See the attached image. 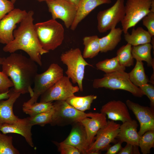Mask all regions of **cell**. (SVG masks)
Returning <instances> with one entry per match:
<instances>
[{
  "instance_id": "8992f818",
  "label": "cell",
  "mask_w": 154,
  "mask_h": 154,
  "mask_svg": "<svg viewBox=\"0 0 154 154\" xmlns=\"http://www.w3.org/2000/svg\"><path fill=\"white\" fill-rule=\"evenodd\" d=\"M63 76V69L55 63L51 64L44 72L37 73L34 81L32 94L23 105H29L37 102L39 97Z\"/></svg>"
},
{
  "instance_id": "7402d4cb",
  "label": "cell",
  "mask_w": 154,
  "mask_h": 154,
  "mask_svg": "<svg viewBox=\"0 0 154 154\" xmlns=\"http://www.w3.org/2000/svg\"><path fill=\"white\" fill-rule=\"evenodd\" d=\"M123 32L120 28H114L106 36L99 38L100 52L105 53L114 49L121 39Z\"/></svg>"
},
{
  "instance_id": "7a4b0ae2",
  "label": "cell",
  "mask_w": 154,
  "mask_h": 154,
  "mask_svg": "<svg viewBox=\"0 0 154 154\" xmlns=\"http://www.w3.org/2000/svg\"><path fill=\"white\" fill-rule=\"evenodd\" d=\"M34 14L33 11L27 12L18 28L14 30V39L6 44L3 50L11 53L18 50H23L31 59L41 66V55L49 52L44 50L40 43L33 23Z\"/></svg>"
},
{
  "instance_id": "e0dca14e",
  "label": "cell",
  "mask_w": 154,
  "mask_h": 154,
  "mask_svg": "<svg viewBox=\"0 0 154 154\" xmlns=\"http://www.w3.org/2000/svg\"><path fill=\"white\" fill-rule=\"evenodd\" d=\"M72 125L70 134L62 142L74 147L82 154H87L89 146L84 127L80 122Z\"/></svg>"
},
{
  "instance_id": "d6a6232c",
  "label": "cell",
  "mask_w": 154,
  "mask_h": 154,
  "mask_svg": "<svg viewBox=\"0 0 154 154\" xmlns=\"http://www.w3.org/2000/svg\"><path fill=\"white\" fill-rule=\"evenodd\" d=\"M53 112L52 108L49 111L39 113L27 118L32 126L35 125H38L42 127L47 124L50 123Z\"/></svg>"
},
{
  "instance_id": "9a60e30c",
  "label": "cell",
  "mask_w": 154,
  "mask_h": 154,
  "mask_svg": "<svg viewBox=\"0 0 154 154\" xmlns=\"http://www.w3.org/2000/svg\"><path fill=\"white\" fill-rule=\"evenodd\" d=\"M88 114L89 117L85 118L80 122L84 127L89 148L98 131L106 124L108 121L106 115L101 112H90Z\"/></svg>"
},
{
  "instance_id": "ba28073f",
  "label": "cell",
  "mask_w": 154,
  "mask_h": 154,
  "mask_svg": "<svg viewBox=\"0 0 154 154\" xmlns=\"http://www.w3.org/2000/svg\"><path fill=\"white\" fill-rule=\"evenodd\" d=\"M152 0H127L125 5V15L121 21L124 34L135 25L150 11Z\"/></svg>"
},
{
  "instance_id": "44dd1931",
  "label": "cell",
  "mask_w": 154,
  "mask_h": 154,
  "mask_svg": "<svg viewBox=\"0 0 154 154\" xmlns=\"http://www.w3.org/2000/svg\"><path fill=\"white\" fill-rule=\"evenodd\" d=\"M111 3V0H81L77 7L76 16L70 29L74 30L78 24L98 6Z\"/></svg>"
},
{
  "instance_id": "e575fe53",
  "label": "cell",
  "mask_w": 154,
  "mask_h": 154,
  "mask_svg": "<svg viewBox=\"0 0 154 154\" xmlns=\"http://www.w3.org/2000/svg\"><path fill=\"white\" fill-rule=\"evenodd\" d=\"M12 80L2 71H0V93L8 91L10 88L13 87Z\"/></svg>"
},
{
  "instance_id": "2e32d148",
  "label": "cell",
  "mask_w": 154,
  "mask_h": 154,
  "mask_svg": "<svg viewBox=\"0 0 154 154\" xmlns=\"http://www.w3.org/2000/svg\"><path fill=\"white\" fill-rule=\"evenodd\" d=\"M100 111L108 119L114 121L123 122L132 119L126 104L119 100L108 102L102 106Z\"/></svg>"
},
{
  "instance_id": "603a6c76",
  "label": "cell",
  "mask_w": 154,
  "mask_h": 154,
  "mask_svg": "<svg viewBox=\"0 0 154 154\" xmlns=\"http://www.w3.org/2000/svg\"><path fill=\"white\" fill-rule=\"evenodd\" d=\"M124 37L125 40L132 46L150 43L152 37L147 31L141 27L133 28L131 34L127 32Z\"/></svg>"
},
{
  "instance_id": "60d3db41",
  "label": "cell",
  "mask_w": 154,
  "mask_h": 154,
  "mask_svg": "<svg viewBox=\"0 0 154 154\" xmlns=\"http://www.w3.org/2000/svg\"><path fill=\"white\" fill-rule=\"evenodd\" d=\"M10 96L9 90L5 93H0V100L8 99Z\"/></svg>"
},
{
  "instance_id": "9c48e42d",
  "label": "cell",
  "mask_w": 154,
  "mask_h": 154,
  "mask_svg": "<svg viewBox=\"0 0 154 154\" xmlns=\"http://www.w3.org/2000/svg\"><path fill=\"white\" fill-rule=\"evenodd\" d=\"M124 0H117L111 7L98 13L97 29L100 33L106 32L116 27L125 15Z\"/></svg>"
},
{
  "instance_id": "5b68a950",
  "label": "cell",
  "mask_w": 154,
  "mask_h": 154,
  "mask_svg": "<svg viewBox=\"0 0 154 154\" xmlns=\"http://www.w3.org/2000/svg\"><path fill=\"white\" fill-rule=\"evenodd\" d=\"M60 58L63 63L67 66L65 72L67 76L73 83L78 84L79 91H83L82 81L85 66H92L84 59L78 48L70 49L62 53Z\"/></svg>"
},
{
  "instance_id": "4dcf8cb0",
  "label": "cell",
  "mask_w": 154,
  "mask_h": 154,
  "mask_svg": "<svg viewBox=\"0 0 154 154\" xmlns=\"http://www.w3.org/2000/svg\"><path fill=\"white\" fill-rule=\"evenodd\" d=\"M138 146L142 154L150 153L151 149L154 147V130L148 131L140 136Z\"/></svg>"
},
{
  "instance_id": "836d02e7",
  "label": "cell",
  "mask_w": 154,
  "mask_h": 154,
  "mask_svg": "<svg viewBox=\"0 0 154 154\" xmlns=\"http://www.w3.org/2000/svg\"><path fill=\"white\" fill-rule=\"evenodd\" d=\"M143 24L152 37L154 36V12L150 11L142 19Z\"/></svg>"
},
{
  "instance_id": "d6986e66",
  "label": "cell",
  "mask_w": 154,
  "mask_h": 154,
  "mask_svg": "<svg viewBox=\"0 0 154 154\" xmlns=\"http://www.w3.org/2000/svg\"><path fill=\"white\" fill-rule=\"evenodd\" d=\"M9 91V97L5 100H0V123L2 124L12 123L19 118L14 114L13 108L14 104L21 94L13 88Z\"/></svg>"
},
{
  "instance_id": "ffe728a7",
  "label": "cell",
  "mask_w": 154,
  "mask_h": 154,
  "mask_svg": "<svg viewBox=\"0 0 154 154\" xmlns=\"http://www.w3.org/2000/svg\"><path fill=\"white\" fill-rule=\"evenodd\" d=\"M138 126L136 121L132 119L122 122L120 125L117 138L122 143L125 142L133 146H138L140 136L137 131Z\"/></svg>"
},
{
  "instance_id": "f6af8a7d",
  "label": "cell",
  "mask_w": 154,
  "mask_h": 154,
  "mask_svg": "<svg viewBox=\"0 0 154 154\" xmlns=\"http://www.w3.org/2000/svg\"><path fill=\"white\" fill-rule=\"evenodd\" d=\"M2 125V124L0 123V129H1V126Z\"/></svg>"
},
{
  "instance_id": "1f68e13d",
  "label": "cell",
  "mask_w": 154,
  "mask_h": 154,
  "mask_svg": "<svg viewBox=\"0 0 154 154\" xmlns=\"http://www.w3.org/2000/svg\"><path fill=\"white\" fill-rule=\"evenodd\" d=\"M0 132V154H19L13 145V137Z\"/></svg>"
},
{
  "instance_id": "d4e9b609",
  "label": "cell",
  "mask_w": 154,
  "mask_h": 154,
  "mask_svg": "<svg viewBox=\"0 0 154 154\" xmlns=\"http://www.w3.org/2000/svg\"><path fill=\"white\" fill-rule=\"evenodd\" d=\"M99 38L96 35L86 36L83 38L84 46L82 56L84 58H92L100 52Z\"/></svg>"
},
{
  "instance_id": "f35d334b",
  "label": "cell",
  "mask_w": 154,
  "mask_h": 154,
  "mask_svg": "<svg viewBox=\"0 0 154 154\" xmlns=\"http://www.w3.org/2000/svg\"><path fill=\"white\" fill-rule=\"evenodd\" d=\"M122 143L120 141L115 144L113 145L110 146L107 149L106 154H117L122 148Z\"/></svg>"
},
{
  "instance_id": "7bdbcfd3",
  "label": "cell",
  "mask_w": 154,
  "mask_h": 154,
  "mask_svg": "<svg viewBox=\"0 0 154 154\" xmlns=\"http://www.w3.org/2000/svg\"><path fill=\"white\" fill-rule=\"evenodd\" d=\"M37 1H39V2H42V1H49V0H37Z\"/></svg>"
},
{
  "instance_id": "cb8c5ba5",
  "label": "cell",
  "mask_w": 154,
  "mask_h": 154,
  "mask_svg": "<svg viewBox=\"0 0 154 154\" xmlns=\"http://www.w3.org/2000/svg\"><path fill=\"white\" fill-rule=\"evenodd\" d=\"M153 48L150 43L132 46L131 54L136 61L146 62L147 66L154 67V61L151 56V52Z\"/></svg>"
},
{
  "instance_id": "74e56055",
  "label": "cell",
  "mask_w": 154,
  "mask_h": 154,
  "mask_svg": "<svg viewBox=\"0 0 154 154\" xmlns=\"http://www.w3.org/2000/svg\"><path fill=\"white\" fill-rule=\"evenodd\" d=\"M14 9V4L8 0H0V21L8 13Z\"/></svg>"
},
{
  "instance_id": "83f0119b",
  "label": "cell",
  "mask_w": 154,
  "mask_h": 154,
  "mask_svg": "<svg viewBox=\"0 0 154 154\" xmlns=\"http://www.w3.org/2000/svg\"><path fill=\"white\" fill-rule=\"evenodd\" d=\"M96 66L98 69L104 72L106 74L119 71H125V67L119 63L116 56L99 61L96 64Z\"/></svg>"
},
{
  "instance_id": "4316f807",
  "label": "cell",
  "mask_w": 154,
  "mask_h": 154,
  "mask_svg": "<svg viewBox=\"0 0 154 154\" xmlns=\"http://www.w3.org/2000/svg\"><path fill=\"white\" fill-rule=\"evenodd\" d=\"M97 98L95 95L78 96L75 95L68 98L66 101L77 110L84 112L89 110L93 101Z\"/></svg>"
},
{
  "instance_id": "52a82bcc",
  "label": "cell",
  "mask_w": 154,
  "mask_h": 154,
  "mask_svg": "<svg viewBox=\"0 0 154 154\" xmlns=\"http://www.w3.org/2000/svg\"><path fill=\"white\" fill-rule=\"evenodd\" d=\"M53 108L52 120L50 124L52 126L72 125L88 117V113L77 110L66 101H56L53 103Z\"/></svg>"
},
{
  "instance_id": "30bf717a",
  "label": "cell",
  "mask_w": 154,
  "mask_h": 154,
  "mask_svg": "<svg viewBox=\"0 0 154 154\" xmlns=\"http://www.w3.org/2000/svg\"><path fill=\"white\" fill-rule=\"evenodd\" d=\"M120 125L114 121H108L106 124L98 132L87 154H99L101 151L107 150L117 138Z\"/></svg>"
},
{
  "instance_id": "277c9868",
  "label": "cell",
  "mask_w": 154,
  "mask_h": 154,
  "mask_svg": "<svg viewBox=\"0 0 154 154\" xmlns=\"http://www.w3.org/2000/svg\"><path fill=\"white\" fill-rule=\"evenodd\" d=\"M92 85L93 87L95 88H104L114 90H125L139 98L145 95L139 88L131 81L128 73L123 70L105 74L102 78L95 79Z\"/></svg>"
},
{
  "instance_id": "b9f144b4",
  "label": "cell",
  "mask_w": 154,
  "mask_h": 154,
  "mask_svg": "<svg viewBox=\"0 0 154 154\" xmlns=\"http://www.w3.org/2000/svg\"><path fill=\"white\" fill-rule=\"evenodd\" d=\"M72 4L77 7H78L81 0H65Z\"/></svg>"
},
{
  "instance_id": "f546056e",
  "label": "cell",
  "mask_w": 154,
  "mask_h": 154,
  "mask_svg": "<svg viewBox=\"0 0 154 154\" xmlns=\"http://www.w3.org/2000/svg\"><path fill=\"white\" fill-rule=\"evenodd\" d=\"M53 107L52 102H35L29 105H23L24 112L32 116L50 110Z\"/></svg>"
},
{
  "instance_id": "ac0fdd59",
  "label": "cell",
  "mask_w": 154,
  "mask_h": 154,
  "mask_svg": "<svg viewBox=\"0 0 154 154\" xmlns=\"http://www.w3.org/2000/svg\"><path fill=\"white\" fill-rule=\"evenodd\" d=\"M32 127L27 117L19 118L17 121L12 123L2 124L0 131L5 134L15 133L21 135L24 137L28 144L33 147L34 144L32 137Z\"/></svg>"
},
{
  "instance_id": "6da1fadb",
  "label": "cell",
  "mask_w": 154,
  "mask_h": 154,
  "mask_svg": "<svg viewBox=\"0 0 154 154\" xmlns=\"http://www.w3.org/2000/svg\"><path fill=\"white\" fill-rule=\"evenodd\" d=\"M37 64L29 57L15 52L0 58L2 72L10 78L14 90L22 94L29 93L30 96L33 92L32 85L38 73Z\"/></svg>"
},
{
  "instance_id": "ee69618b",
  "label": "cell",
  "mask_w": 154,
  "mask_h": 154,
  "mask_svg": "<svg viewBox=\"0 0 154 154\" xmlns=\"http://www.w3.org/2000/svg\"><path fill=\"white\" fill-rule=\"evenodd\" d=\"M11 1L14 4L15 3L16 0H11Z\"/></svg>"
},
{
  "instance_id": "484cf974",
  "label": "cell",
  "mask_w": 154,
  "mask_h": 154,
  "mask_svg": "<svg viewBox=\"0 0 154 154\" xmlns=\"http://www.w3.org/2000/svg\"><path fill=\"white\" fill-rule=\"evenodd\" d=\"M128 74L131 81L137 87H139L149 82L145 74L142 61L137 60L135 67Z\"/></svg>"
},
{
  "instance_id": "d590c367",
  "label": "cell",
  "mask_w": 154,
  "mask_h": 154,
  "mask_svg": "<svg viewBox=\"0 0 154 154\" xmlns=\"http://www.w3.org/2000/svg\"><path fill=\"white\" fill-rule=\"evenodd\" d=\"M58 147V151L61 154H81L80 152L74 147L62 142H54Z\"/></svg>"
},
{
  "instance_id": "f1b7e54d",
  "label": "cell",
  "mask_w": 154,
  "mask_h": 154,
  "mask_svg": "<svg viewBox=\"0 0 154 154\" xmlns=\"http://www.w3.org/2000/svg\"><path fill=\"white\" fill-rule=\"evenodd\" d=\"M132 46L131 44L127 43L121 47L116 52V56L119 63L125 67L134 65V58L131 54Z\"/></svg>"
},
{
  "instance_id": "4fadbf2b",
  "label": "cell",
  "mask_w": 154,
  "mask_h": 154,
  "mask_svg": "<svg viewBox=\"0 0 154 154\" xmlns=\"http://www.w3.org/2000/svg\"><path fill=\"white\" fill-rule=\"evenodd\" d=\"M25 10L14 8L0 21V43L7 44L14 39L13 33L17 24L20 23L26 16Z\"/></svg>"
},
{
  "instance_id": "5bb4252c",
  "label": "cell",
  "mask_w": 154,
  "mask_h": 154,
  "mask_svg": "<svg viewBox=\"0 0 154 154\" xmlns=\"http://www.w3.org/2000/svg\"><path fill=\"white\" fill-rule=\"evenodd\" d=\"M126 104L139 123L138 133L140 136L148 131L154 130V108L141 105L129 100H127Z\"/></svg>"
},
{
  "instance_id": "3957f363",
  "label": "cell",
  "mask_w": 154,
  "mask_h": 154,
  "mask_svg": "<svg viewBox=\"0 0 154 154\" xmlns=\"http://www.w3.org/2000/svg\"><path fill=\"white\" fill-rule=\"evenodd\" d=\"M39 42L42 48L48 52L54 50L62 44L64 38L62 25L51 19L35 24Z\"/></svg>"
},
{
  "instance_id": "ab89813d",
  "label": "cell",
  "mask_w": 154,
  "mask_h": 154,
  "mask_svg": "<svg viewBox=\"0 0 154 154\" xmlns=\"http://www.w3.org/2000/svg\"><path fill=\"white\" fill-rule=\"evenodd\" d=\"M117 154H133V146L131 144L127 143L125 146L123 148L122 147Z\"/></svg>"
},
{
  "instance_id": "8d00e7d4",
  "label": "cell",
  "mask_w": 154,
  "mask_h": 154,
  "mask_svg": "<svg viewBox=\"0 0 154 154\" xmlns=\"http://www.w3.org/2000/svg\"><path fill=\"white\" fill-rule=\"evenodd\" d=\"M150 101V107L154 108V86L152 84L147 83L139 87Z\"/></svg>"
},
{
  "instance_id": "8fae6325",
  "label": "cell",
  "mask_w": 154,
  "mask_h": 154,
  "mask_svg": "<svg viewBox=\"0 0 154 154\" xmlns=\"http://www.w3.org/2000/svg\"><path fill=\"white\" fill-rule=\"evenodd\" d=\"M67 76H63L40 96V102H52L66 101L79 91L78 86H74Z\"/></svg>"
},
{
  "instance_id": "7c38bea8",
  "label": "cell",
  "mask_w": 154,
  "mask_h": 154,
  "mask_svg": "<svg viewBox=\"0 0 154 154\" xmlns=\"http://www.w3.org/2000/svg\"><path fill=\"white\" fill-rule=\"evenodd\" d=\"M46 3L52 19H60L66 28H70L75 19L77 7L65 0H51Z\"/></svg>"
}]
</instances>
